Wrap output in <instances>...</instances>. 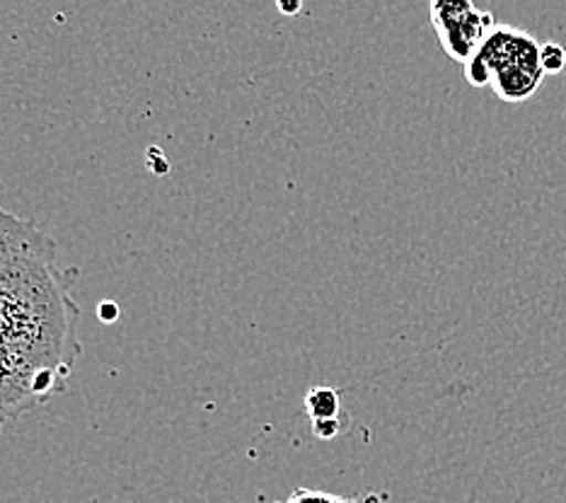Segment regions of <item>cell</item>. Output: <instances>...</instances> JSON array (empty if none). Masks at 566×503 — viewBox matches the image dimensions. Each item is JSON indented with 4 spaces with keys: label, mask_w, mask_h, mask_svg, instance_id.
I'll return each instance as SVG.
<instances>
[{
    "label": "cell",
    "mask_w": 566,
    "mask_h": 503,
    "mask_svg": "<svg viewBox=\"0 0 566 503\" xmlns=\"http://www.w3.org/2000/svg\"><path fill=\"white\" fill-rule=\"evenodd\" d=\"M305 409L311 421H329V419H342V399L334 387H313L311 392L305 395Z\"/></svg>",
    "instance_id": "4"
},
{
    "label": "cell",
    "mask_w": 566,
    "mask_h": 503,
    "mask_svg": "<svg viewBox=\"0 0 566 503\" xmlns=\"http://www.w3.org/2000/svg\"><path fill=\"white\" fill-rule=\"evenodd\" d=\"M344 503H364V501H344Z\"/></svg>",
    "instance_id": "10"
},
{
    "label": "cell",
    "mask_w": 566,
    "mask_h": 503,
    "mask_svg": "<svg viewBox=\"0 0 566 503\" xmlns=\"http://www.w3.org/2000/svg\"><path fill=\"white\" fill-rule=\"evenodd\" d=\"M431 22L446 54L468 63L494 30V15L474 8L472 0H431Z\"/></svg>",
    "instance_id": "3"
},
{
    "label": "cell",
    "mask_w": 566,
    "mask_h": 503,
    "mask_svg": "<svg viewBox=\"0 0 566 503\" xmlns=\"http://www.w3.org/2000/svg\"><path fill=\"white\" fill-rule=\"evenodd\" d=\"M346 499L332 496L325 492H315V489H298L286 503H344Z\"/></svg>",
    "instance_id": "6"
},
{
    "label": "cell",
    "mask_w": 566,
    "mask_h": 503,
    "mask_svg": "<svg viewBox=\"0 0 566 503\" xmlns=\"http://www.w3.org/2000/svg\"><path fill=\"white\" fill-rule=\"evenodd\" d=\"M539 63H543L545 75L547 73H559L566 66V49L555 44V42L539 44Z\"/></svg>",
    "instance_id": "5"
},
{
    "label": "cell",
    "mask_w": 566,
    "mask_h": 503,
    "mask_svg": "<svg viewBox=\"0 0 566 503\" xmlns=\"http://www.w3.org/2000/svg\"><path fill=\"white\" fill-rule=\"evenodd\" d=\"M99 319L102 322H114V319H117L119 317V305L117 303H109V301H105V303H102L99 305Z\"/></svg>",
    "instance_id": "9"
},
{
    "label": "cell",
    "mask_w": 566,
    "mask_h": 503,
    "mask_svg": "<svg viewBox=\"0 0 566 503\" xmlns=\"http://www.w3.org/2000/svg\"><path fill=\"white\" fill-rule=\"evenodd\" d=\"M78 319L56 242L0 206V431L66 390Z\"/></svg>",
    "instance_id": "1"
},
{
    "label": "cell",
    "mask_w": 566,
    "mask_h": 503,
    "mask_svg": "<svg viewBox=\"0 0 566 503\" xmlns=\"http://www.w3.org/2000/svg\"><path fill=\"white\" fill-rule=\"evenodd\" d=\"M342 419H329V421H315L313 423V431L317 438H323V441H332V438H337L342 433Z\"/></svg>",
    "instance_id": "7"
},
{
    "label": "cell",
    "mask_w": 566,
    "mask_h": 503,
    "mask_svg": "<svg viewBox=\"0 0 566 503\" xmlns=\"http://www.w3.org/2000/svg\"><path fill=\"white\" fill-rule=\"evenodd\" d=\"M465 75L474 87L492 85L504 102L531 99L545 81L539 42L518 28L494 24L482 46L465 63Z\"/></svg>",
    "instance_id": "2"
},
{
    "label": "cell",
    "mask_w": 566,
    "mask_h": 503,
    "mask_svg": "<svg viewBox=\"0 0 566 503\" xmlns=\"http://www.w3.org/2000/svg\"><path fill=\"white\" fill-rule=\"evenodd\" d=\"M276 8L283 12V15L293 18L303 10V0H276Z\"/></svg>",
    "instance_id": "8"
}]
</instances>
